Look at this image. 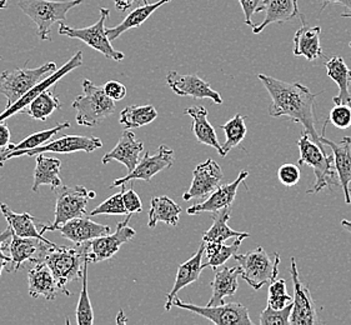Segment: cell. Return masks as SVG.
Wrapping results in <instances>:
<instances>
[{
    "instance_id": "6da1fadb",
    "label": "cell",
    "mask_w": 351,
    "mask_h": 325,
    "mask_svg": "<svg viewBox=\"0 0 351 325\" xmlns=\"http://www.w3.org/2000/svg\"><path fill=\"white\" fill-rule=\"evenodd\" d=\"M258 78L271 98L269 114L273 118L285 117L300 123L305 133L313 138V142L325 150L322 138L316 130L315 94L302 83H288L264 74H259Z\"/></svg>"
},
{
    "instance_id": "7a4b0ae2",
    "label": "cell",
    "mask_w": 351,
    "mask_h": 325,
    "mask_svg": "<svg viewBox=\"0 0 351 325\" xmlns=\"http://www.w3.org/2000/svg\"><path fill=\"white\" fill-rule=\"evenodd\" d=\"M84 0H19L21 12L36 23V36L43 40H51V27L56 23L66 21L71 9Z\"/></svg>"
},
{
    "instance_id": "3957f363",
    "label": "cell",
    "mask_w": 351,
    "mask_h": 325,
    "mask_svg": "<svg viewBox=\"0 0 351 325\" xmlns=\"http://www.w3.org/2000/svg\"><path fill=\"white\" fill-rule=\"evenodd\" d=\"M300 158L299 165H309L314 169L315 182L313 188L308 191V194H316L325 188H332L340 185V180L337 177L335 164H334V154L326 156L325 150L320 148L315 142L310 141L309 134L305 132L302 133V138L298 142Z\"/></svg>"
},
{
    "instance_id": "277c9868",
    "label": "cell",
    "mask_w": 351,
    "mask_h": 325,
    "mask_svg": "<svg viewBox=\"0 0 351 325\" xmlns=\"http://www.w3.org/2000/svg\"><path fill=\"white\" fill-rule=\"evenodd\" d=\"M77 110V123L84 127H97L115 112V101L110 99L104 88L94 84L92 80H83V94L73 101Z\"/></svg>"
},
{
    "instance_id": "5b68a950",
    "label": "cell",
    "mask_w": 351,
    "mask_h": 325,
    "mask_svg": "<svg viewBox=\"0 0 351 325\" xmlns=\"http://www.w3.org/2000/svg\"><path fill=\"white\" fill-rule=\"evenodd\" d=\"M234 259L241 269V278L254 290H259L271 282H274L279 274L280 255L275 253L274 259L261 247L255 248L245 254H235Z\"/></svg>"
},
{
    "instance_id": "8992f818",
    "label": "cell",
    "mask_w": 351,
    "mask_h": 325,
    "mask_svg": "<svg viewBox=\"0 0 351 325\" xmlns=\"http://www.w3.org/2000/svg\"><path fill=\"white\" fill-rule=\"evenodd\" d=\"M56 195V210L53 224H42L40 233L44 235L47 232L58 230L59 226H64L66 221L84 217L86 214V205L90 199H94L95 191H89L83 185L77 186H60L54 191Z\"/></svg>"
},
{
    "instance_id": "52a82bcc",
    "label": "cell",
    "mask_w": 351,
    "mask_h": 325,
    "mask_svg": "<svg viewBox=\"0 0 351 325\" xmlns=\"http://www.w3.org/2000/svg\"><path fill=\"white\" fill-rule=\"evenodd\" d=\"M56 71V64L49 62L33 69L24 67L3 71L0 74V93L7 98V108L15 104L32 88Z\"/></svg>"
},
{
    "instance_id": "ba28073f",
    "label": "cell",
    "mask_w": 351,
    "mask_h": 325,
    "mask_svg": "<svg viewBox=\"0 0 351 325\" xmlns=\"http://www.w3.org/2000/svg\"><path fill=\"white\" fill-rule=\"evenodd\" d=\"M85 261L84 248L82 244L77 248L62 245L49 248L43 259L53 272L58 283L64 288H66L69 282L82 279Z\"/></svg>"
},
{
    "instance_id": "9c48e42d",
    "label": "cell",
    "mask_w": 351,
    "mask_h": 325,
    "mask_svg": "<svg viewBox=\"0 0 351 325\" xmlns=\"http://www.w3.org/2000/svg\"><path fill=\"white\" fill-rule=\"evenodd\" d=\"M100 18L99 21L90 27L86 28H71L69 25L60 24L58 33L60 36H68L71 39H79L85 43L88 47L101 53L108 59H112L115 62L124 60V53L112 48L110 39L106 36V21L110 14V10L108 8H99Z\"/></svg>"
},
{
    "instance_id": "30bf717a",
    "label": "cell",
    "mask_w": 351,
    "mask_h": 325,
    "mask_svg": "<svg viewBox=\"0 0 351 325\" xmlns=\"http://www.w3.org/2000/svg\"><path fill=\"white\" fill-rule=\"evenodd\" d=\"M103 142L98 136H85V135H64L62 138H58L56 141L47 142L40 147L25 152H14L9 153L7 156H0V167L4 165V162L21 156H34L44 153H63L71 154L77 152H84L90 154L94 150L101 148Z\"/></svg>"
},
{
    "instance_id": "8fae6325",
    "label": "cell",
    "mask_w": 351,
    "mask_h": 325,
    "mask_svg": "<svg viewBox=\"0 0 351 325\" xmlns=\"http://www.w3.org/2000/svg\"><path fill=\"white\" fill-rule=\"evenodd\" d=\"M130 218L132 214H128L125 219L118 223L115 233L106 234L93 241L83 243L82 245L84 248L85 259L89 263L109 261L119 252L121 245L134 239L136 232L129 226Z\"/></svg>"
},
{
    "instance_id": "7c38bea8",
    "label": "cell",
    "mask_w": 351,
    "mask_h": 325,
    "mask_svg": "<svg viewBox=\"0 0 351 325\" xmlns=\"http://www.w3.org/2000/svg\"><path fill=\"white\" fill-rule=\"evenodd\" d=\"M174 306L184 311L195 313L197 315L210 320L215 325H252L253 322L249 317L247 308L240 303H228L221 305H200L184 303L183 300L176 298L173 302Z\"/></svg>"
},
{
    "instance_id": "4fadbf2b",
    "label": "cell",
    "mask_w": 351,
    "mask_h": 325,
    "mask_svg": "<svg viewBox=\"0 0 351 325\" xmlns=\"http://www.w3.org/2000/svg\"><path fill=\"white\" fill-rule=\"evenodd\" d=\"M291 279L294 287V300H293V311L290 317L291 325H316L322 322L316 314L315 302L310 293L309 288L304 285L300 280L299 272L296 268L295 258H291Z\"/></svg>"
},
{
    "instance_id": "5bb4252c",
    "label": "cell",
    "mask_w": 351,
    "mask_h": 325,
    "mask_svg": "<svg viewBox=\"0 0 351 325\" xmlns=\"http://www.w3.org/2000/svg\"><path fill=\"white\" fill-rule=\"evenodd\" d=\"M173 162H174V150L169 149L165 145H160L154 156H150V153L147 152L141 158V162H138V165L135 167V169L128 173V176L125 177L114 180L110 188L121 186V185L133 182V180L150 182L158 173L171 168Z\"/></svg>"
},
{
    "instance_id": "9a60e30c",
    "label": "cell",
    "mask_w": 351,
    "mask_h": 325,
    "mask_svg": "<svg viewBox=\"0 0 351 325\" xmlns=\"http://www.w3.org/2000/svg\"><path fill=\"white\" fill-rule=\"evenodd\" d=\"M82 64H83V53L79 50V51H77V54L73 56L71 60H68L66 63L64 64L60 69H56L54 73L49 74L47 78L43 79L42 82H39L34 88H32V89H30L25 95H23L21 99L18 100L15 104L9 106V108H5L4 112H0V121H5V119L13 117V115L16 113L24 114L25 108H27L33 100L36 99L39 94H42L43 92L50 89L51 86H54L58 80L64 78V77H65L68 73H71V71L79 68Z\"/></svg>"
},
{
    "instance_id": "2e32d148",
    "label": "cell",
    "mask_w": 351,
    "mask_h": 325,
    "mask_svg": "<svg viewBox=\"0 0 351 325\" xmlns=\"http://www.w3.org/2000/svg\"><path fill=\"white\" fill-rule=\"evenodd\" d=\"M167 83L169 88L179 97H191L194 99H211L215 104H223L221 95L211 88L210 83L197 77V74L182 75L178 71H169Z\"/></svg>"
},
{
    "instance_id": "e0dca14e",
    "label": "cell",
    "mask_w": 351,
    "mask_h": 325,
    "mask_svg": "<svg viewBox=\"0 0 351 325\" xmlns=\"http://www.w3.org/2000/svg\"><path fill=\"white\" fill-rule=\"evenodd\" d=\"M223 170L214 159L200 162L193 171V182L189 191L183 195L185 202L191 199L205 198L218 188L223 180Z\"/></svg>"
},
{
    "instance_id": "ac0fdd59",
    "label": "cell",
    "mask_w": 351,
    "mask_h": 325,
    "mask_svg": "<svg viewBox=\"0 0 351 325\" xmlns=\"http://www.w3.org/2000/svg\"><path fill=\"white\" fill-rule=\"evenodd\" d=\"M51 247H56V243L48 244L36 238H23L15 233L12 234V241L9 245L12 269L16 272L23 268L24 263L36 264L43 262L45 253Z\"/></svg>"
},
{
    "instance_id": "d6986e66",
    "label": "cell",
    "mask_w": 351,
    "mask_h": 325,
    "mask_svg": "<svg viewBox=\"0 0 351 325\" xmlns=\"http://www.w3.org/2000/svg\"><path fill=\"white\" fill-rule=\"evenodd\" d=\"M29 296L32 298H45L54 300L59 293L71 297L73 293L58 283L49 267L44 262L33 264L28 273Z\"/></svg>"
},
{
    "instance_id": "ffe728a7",
    "label": "cell",
    "mask_w": 351,
    "mask_h": 325,
    "mask_svg": "<svg viewBox=\"0 0 351 325\" xmlns=\"http://www.w3.org/2000/svg\"><path fill=\"white\" fill-rule=\"evenodd\" d=\"M247 176H249V173L246 170H241L238 178L232 183L225 184V185L220 184L206 200H204L203 203L191 205L190 208H188L186 213L189 215H197V214L204 212L214 214V213L223 210L225 208H230L235 200L240 185L245 182Z\"/></svg>"
},
{
    "instance_id": "44dd1931",
    "label": "cell",
    "mask_w": 351,
    "mask_h": 325,
    "mask_svg": "<svg viewBox=\"0 0 351 325\" xmlns=\"http://www.w3.org/2000/svg\"><path fill=\"white\" fill-rule=\"evenodd\" d=\"M329 121H325L323 128V135H320L322 143L324 145L330 147L334 154V164L337 169V177L340 180V185L344 191L345 203L351 204V138L345 136L343 141L340 142H332L325 138V130H326V124Z\"/></svg>"
},
{
    "instance_id": "7402d4cb",
    "label": "cell",
    "mask_w": 351,
    "mask_h": 325,
    "mask_svg": "<svg viewBox=\"0 0 351 325\" xmlns=\"http://www.w3.org/2000/svg\"><path fill=\"white\" fill-rule=\"evenodd\" d=\"M144 150V143L136 141L132 130H124L120 135L119 142L114 147L112 152L103 156L101 162L106 165L112 160L121 162L125 165L128 173L133 171L138 162H141V152Z\"/></svg>"
},
{
    "instance_id": "603a6c76",
    "label": "cell",
    "mask_w": 351,
    "mask_h": 325,
    "mask_svg": "<svg viewBox=\"0 0 351 325\" xmlns=\"http://www.w3.org/2000/svg\"><path fill=\"white\" fill-rule=\"evenodd\" d=\"M58 230L60 232L63 238L73 241L75 245H80L98 237L112 233L110 226L99 224L97 221H93L85 217H77L69 220L64 226H59Z\"/></svg>"
},
{
    "instance_id": "cb8c5ba5",
    "label": "cell",
    "mask_w": 351,
    "mask_h": 325,
    "mask_svg": "<svg viewBox=\"0 0 351 325\" xmlns=\"http://www.w3.org/2000/svg\"><path fill=\"white\" fill-rule=\"evenodd\" d=\"M205 253V241H202L199 245L197 253L190 258L189 261L179 265L176 273V282L173 285V289L170 290L167 296L165 302V311H169L173 306V302L176 298V294L180 290L188 287L190 284L195 283L200 278V273L203 270V256Z\"/></svg>"
},
{
    "instance_id": "d4e9b609",
    "label": "cell",
    "mask_w": 351,
    "mask_h": 325,
    "mask_svg": "<svg viewBox=\"0 0 351 325\" xmlns=\"http://www.w3.org/2000/svg\"><path fill=\"white\" fill-rule=\"evenodd\" d=\"M241 276V269L238 267L232 268L214 269V280L211 282L210 300L208 305L224 304L225 298L232 297L239 288L238 276Z\"/></svg>"
},
{
    "instance_id": "484cf974",
    "label": "cell",
    "mask_w": 351,
    "mask_h": 325,
    "mask_svg": "<svg viewBox=\"0 0 351 325\" xmlns=\"http://www.w3.org/2000/svg\"><path fill=\"white\" fill-rule=\"evenodd\" d=\"M302 19V28L299 29L294 36V49L293 53L295 57L306 58L309 62L323 57V48L320 45V34L322 28L320 27H310L305 24L304 16Z\"/></svg>"
},
{
    "instance_id": "4316f807",
    "label": "cell",
    "mask_w": 351,
    "mask_h": 325,
    "mask_svg": "<svg viewBox=\"0 0 351 325\" xmlns=\"http://www.w3.org/2000/svg\"><path fill=\"white\" fill-rule=\"evenodd\" d=\"M185 114L189 115L193 119L191 130L195 135L197 142L202 143L204 145H208L215 149L219 156H223V147L219 143L218 135L211 125L210 121H208V110L204 106H191L185 110Z\"/></svg>"
},
{
    "instance_id": "83f0119b",
    "label": "cell",
    "mask_w": 351,
    "mask_h": 325,
    "mask_svg": "<svg viewBox=\"0 0 351 325\" xmlns=\"http://www.w3.org/2000/svg\"><path fill=\"white\" fill-rule=\"evenodd\" d=\"M60 170H62V162L59 159L48 158L43 154L36 156L34 183L32 186V191L38 193L42 185H48L53 191L63 186Z\"/></svg>"
},
{
    "instance_id": "f1b7e54d",
    "label": "cell",
    "mask_w": 351,
    "mask_h": 325,
    "mask_svg": "<svg viewBox=\"0 0 351 325\" xmlns=\"http://www.w3.org/2000/svg\"><path fill=\"white\" fill-rule=\"evenodd\" d=\"M265 19L253 27L254 34H259L270 24H281L302 16L298 7V0H269L265 9Z\"/></svg>"
},
{
    "instance_id": "f546056e",
    "label": "cell",
    "mask_w": 351,
    "mask_h": 325,
    "mask_svg": "<svg viewBox=\"0 0 351 325\" xmlns=\"http://www.w3.org/2000/svg\"><path fill=\"white\" fill-rule=\"evenodd\" d=\"M0 210L3 213V215L5 217L8 224L12 228L13 233L23 237V238H36L44 241L48 244H54L53 241L47 239L45 237H43L40 232H38L36 229V223H39V220L34 218L33 215H30L29 213H15L10 209V206H8L5 203H0Z\"/></svg>"
},
{
    "instance_id": "4dcf8cb0",
    "label": "cell",
    "mask_w": 351,
    "mask_h": 325,
    "mask_svg": "<svg viewBox=\"0 0 351 325\" xmlns=\"http://www.w3.org/2000/svg\"><path fill=\"white\" fill-rule=\"evenodd\" d=\"M182 212V206L176 204L173 199L165 195L154 197L152 199L149 209L148 226L153 229L159 221H162L169 226H176L179 224Z\"/></svg>"
},
{
    "instance_id": "1f68e13d",
    "label": "cell",
    "mask_w": 351,
    "mask_h": 325,
    "mask_svg": "<svg viewBox=\"0 0 351 325\" xmlns=\"http://www.w3.org/2000/svg\"><path fill=\"white\" fill-rule=\"evenodd\" d=\"M328 77L332 79L339 86V94L332 98L335 106H351V71L341 57L331 58L326 63Z\"/></svg>"
},
{
    "instance_id": "d6a6232c",
    "label": "cell",
    "mask_w": 351,
    "mask_h": 325,
    "mask_svg": "<svg viewBox=\"0 0 351 325\" xmlns=\"http://www.w3.org/2000/svg\"><path fill=\"white\" fill-rule=\"evenodd\" d=\"M169 1H171V0H159L153 4L148 3V4L136 8L130 14L128 15L124 21L120 23L119 25L112 27V28H106V36L110 39V42H112V40L118 39L120 36H123L128 30L139 28L145 21H148L150 15L154 14L159 8L168 4Z\"/></svg>"
},
{
    "instance_id": "836d02e7",
    "label": "cell",
    "mask_w": 351,
    "mask_h": 325,
    "mask_svg": "<svg viewBox=\"0 0 351 325\" xmlns=\"http://www.w3.org/2000/svg\"><path fill=\"white\" fill-rule=\"evenodd\" d=\"M232 214V206L225 208L223 210L218 213H214L213 215V226L209 230H206L203 234V241L205 243L209 241H218V243H224L225 241L230 238H239V237H245L249 238L250 234L245 232H237L228 226V221L230 219Z\"/></svg>"
},
{
    "instance_id": "e575fe53",
    "label": "cell",
    "mask_w": 351,
    "mask_h": 325,
    "mask_svg": "<svg viewBox=\"0 0 351 325\" xmlns=\"http://www.w3.org/2000/svg\"><path fill=\"white\" fill-rule=\"evenodd\" d=\"M71 128V123L65 121V123H58L56 127L45 129L36 132L33 134L27 136L24 141L21 143H13V144H8L5 148H0V156H7L9 153H14V152H25V150H32V149L38 148L43 144L49 142L50 139L58 134L59 132H62L64 129Z\"/></svg>"
},
{
    "instance_id": "d590c367",
    "label": "cell",
    "mask_w": 351,
    "mask_h": 325,
    "mask_svg": "<svg viewBox=\"0 0 351 325\" xmlns=\"http://www.w3.org/2000/svg\"><path fill=\"white\" fill-rule=\"evenodd\" d=\"M158 118V112L154 106H130L123 109L120 113L119 123L127 129L144 127L153 123Z\"/></svg>"
},
{
    "instance_id": "8d00e7d4",
    "label": "cell",
    "mask_w": 351,
    "mask_h": 325,
    "mask_svg": "<svg viewBox=\"0 0 351 325\" xmlns=\"http://www.w3.org/2000/svg\"><path fill=\"white\" fill-rule=\"evenodd\" d=\"M60 108H62V103L56 98V94L48 89L42 94H39L36 99L25 108L24 114H28L29 117L34 121H44Z\"/></svg>"
},
{
    "instance_id": "74e56055",
    "label": "cell",
    "mask_w": 351,
    "mask_h": 325,
    "mask_svg": "<svg viewBox=\"0 0 351 325\" xmlns=\"http://www.w3.org/2000/svg\"><path fill=\"white\" fill-rule=\"evenodd\" d=\"M221 130L226 135V141L223 147V158L228 156L232 149L238 147L240 143L244 141L246 135L245 117L241 114H237L232 119L221 125Z\"/></svg>"
},
{
    "instance_id": "f35d334b",
    "label": "cell",
    "mask_w": 351,
    "mask_h": 325,
    "mask_svg": "<svg viewBox=\"0 0 351 325\" xmlns=\"http://www.w3.org/2000/svg\"><path fill=\"white\" fill-rule=\"evenodd\" d=\"M88 265H89V262L85 261L84 267H83V276H82L83 285H82V291H80L77 311H75L77 325L94 324V311H93L90 298L88 293Z\"/></svg>"
},
{
    "instance_id": "ab89813d",
    "label": "cell",
    "mask_w": 351,
    "mask_h": 325,
    "mask_svg": "<svg viewBox=\"0 0 351 325\" xmlns=\"http://www.w3.org/2000/svg\"><path fill=\"white\" fill-rule=\"evenodd\" d=\"M269 285L267 305L274 309H284L288 305L293 304L294 299L289 296L287 282L284 279H275Z\"/></svg>"
},
{
    "instance_id": "60d3db41",
    "label": "cell",
    "mask_w": 351,
    "mask_h": 325,
    "mask_svg": "<svg viewBox=\"0 0 351 325\" xmlns=\"http://www.w3.org/2000/svg\"><path fill=\"white\" fill-rule=\"evenodd\" d=\"M125 191V184L121 185V191L114 194L110 198L106 199L101 204L98 205L92 213L90 217H97V215H128L127 208L124 205L123 195Z\"/></svg>"
},
{
    "instance_id": "b9f144b4",
    "label": "cell",
    "mask_w": 351,
    "mask_h": 325,
    "mask_svg": "<svg viewBox=\"0 0 351 325\" xmlns=\"http://www.w3.org/2000/svg\"><path fill=\"white\" fill-rule=\"evenodd\" d=\"M293 304L288 305L284 309H274L270 305H267L265 311L260 314V325H290V317H291Z\"/></svg>"
},
{
    "instance_id": "7bdbcfd3",
    "label": "cell",
    "mask_w": 351,
    "mask_h": 325,
    "mask_svg": "<svg viewBox=\"0 0 351 325\" xmlns=\"http://www.w3.org/2000/svg\"><path fill=\"white\" fill-rule=\"evenodd\" d=\"M244 239H246L245 237H239V238H235V241H232V245L223 244V247L219 250L218 254L211 256L208 262L204 263V269L211 268L214 270V269L224 265L225 263L228 262L230 258H232L235 254H238L240 244Z\"/></svg>"
},
{
    "instance_id": "ee69618b",
    "label": "cell",
    "mask_w": 351,
    "mask_h": 325,
    "mask_svg": "<svg viewBox=\"0 0 351 325\" xmlns=\"http://www.w3.org/2000/svg\"><path fill=\"white\" fill-rule=\"evenodd\" d=\"M334 127L339 129H348L351 125V106L341 104L334 106L329 114V119Z\"/></svg>"
},
{
    "instance_id": "f6af8a7d",
    "label": "cell",
    "mask_w": 351,
    "mask_h": 325,
    "mask_svg": "<svg viewBox=\"0 0 351 325\" xmlns=\"http://www.w3.org/2000/svg\"><path fill=\"white\" fill-rule=\"evenodd\" d=\"M300 169L294 164H282L278 170V178L285 186H294L300 180Z\"/></svg>"
},
{
    "instance_id": "bcb514c9",
    "label": "cell",
    "mask_w": 351,
    "mask_h": 325,
    "mask_svg": "<svg viewBox=\"0 0 351 325\" xmlns=\"http://www.w3.org/2000/svg\"><path fill=\"white\" fill-rule=\"evenodd\" d=\"M267 1L269 0H239L241 9L245 15L246 25H250L253 28L255 24L252 21V18L256 13L264 12L267 9Z\"/></svg>"
},
{
    "instance_id": "7dc6e473",
    "label": "cell",
    "mask_w": 351,
    "mask_h": 325,
    "mask_svg": "<svg viewBox=\"0 0 351 325\" xmlns=\"http://www.w3.org/2000/svg\"><path fill=\"white\" fill-rule=\"evenodd\" d=\"M123 200H124V205L127 208L128 214H135V213H141L143 210V203L133 188H130L128 191L125 189Z\"/></svg>"
},
{
    "instance_id": "c3c4849f",
    "label": "cell",
    "mask_w": 351,
    "mask_h": 325,
    "mask_svg": "<svg viewBox=\"0 0 351 325\" xmlns=\"http://www.w3.org/2000/svg\"><path fill=\"white\" fill-rule=\"evenodd\" d=\"M104 92L106 95L114 100V101H118V100H123L127 97V88L125 85L121 84L120 82L117 80H110L104 84Z\"/></svg>"
},
{
    "instance_id": "681fc988",
    "label": "cell",
    "mask_w": 351,
    "mask_h": 325,
    "mask_svg": "<svg viewBox=\"0 0 351 325\" xmlns=\"http://www.w3.org/2000/svg\"><path fill=\"white\" fill-rule=\"evenodd\" d=\"M12 234H13V230L10 226H8L3 233H0V258H4L8 261H10V256L5 254V252L9 250V245L12 241Z\"/></svg>"
},
{
    "instance_id": "f907efd6",
    "label": "cell",
    "mask_w": 351,
    "mask_h": 325,
    "mask_svg": "<svg viewBox=\"0 0 351 325\" xmlns=\"http://www.w3.org/2000/svg\"><path fill=\"white\" fill-rule=\"evenodd\" d=\"M340 4L343 7L346 8V12L341 14L343 18H351V0H322V10H320V14L323 12L324 9L326 8V5L329 4Z\"/></svg>"
},
{
    "instance_id": "816d5d0a",
    "label": "cell",
    "mask_w": 351,
    "mask_h": 325,
    "mask_svg": "<svg viewBox=\"0 0 351 325\" xmlns=\"http://www.w3.org/2000/svg\"><path fill=\"white\" fill-rule=\"evenodd\" d=\"M10 129L4 121H0V148H5L10 142Z\"/></svg>"
},
{
    "instance_id": "f5cc1de1",
    "label": "cell",
    "mask_w": 351,
    "mask_h": 325,
    "mask_svg": "<svg viewBox=\"0 0 351 325\" xmlns=\"http://www.w3.org/2000/svg\"><path fill=\"white\" fill-rule=\"evenodd\" d=\"M224 243H218V241H209V243H205V254L208 256V259L217 255L219 253V250L221 249Z\"/></svg>"
},
{
    "instance_id": "db71d44e",
    "label": "cell",
    "mask_w": 351,
    "mask_h": 325,
    "mask_svg": "<svg viewBox=\"0 0 351 325\" xmlns=\"http://www.w3.org/2000/svg\"><path fill=\"white\" fill-rule=\"evenodd\" d=\"M112 1H114L115 8H117L119 12H125V10H128L129 8L133 5V3L135 0H112Z\"/></svg>"
},
{
    "instance_id": "11a10c76",
    "label": "cell",
    "mask_w": 351,
    "mask_h": 325,
    "mask_svg": "<svg viewBox=\"0 0 351 325\" xmlns=\"http://www.w3.org/2000/svg\"><path fill=\"white\" fill-rule=\"evenodd\" d=\"M10 264V261H8V259H4V258H0V276H1V273H3V270L4 268Z\"/></svg>"
},
{
    "instance_id": "9f6ffc18",
    "label": "cell",
    "mask_w": 351,
    "mask_h": 325,
    "mask_svg": "<svg viewBox=\"0 0 351 325\" xmlns=\"http://www.w3.org/2000/svg\"><path fill=\"white\" fill-rule=\"evenodd\" d=\"M341 226H343L345 230H348L351 234V220H343Z\"/></svg>"
},
{
    "instance_id": "6f0895ef",
    "label": "cell",
    "mask_w": 351,
    "mask_h": 325,
    "mask_svg": "<svg viewBox=\"0 0 351 325\" xmlns=\"http://www.w3.org/2000/svg\"><path fill=\"white\" fill-rule=\"evenodd\" d=\"M8 7V0H0V9H5Z\"/></svg>"
},
{
    "instance_id": "680465c9",
    "label": "cell",
    "mask_w": 351,
    "mask_h": 325,
    "mask_svg": "<svg viewBox=\"0 0 351 325\" xmlns=\"http://www.w3.org/2000/svg\"><path fill=\"white\" fill-rule=\"evenodd\" d=\"M144 1V4H148V0H143Z\"/></svg>"
},
{
    "instance_id": "91938a15",
    "label": "cell",
    "mask_w": 351,
    "mask_h": 325,
    "mask_svg": "<svg viewBox=\"0 0 351 325\" xmlns=\"http://www.w3.org/2000/svg\"><path fill=\"white\" fill-rule=\"evenodd\" d=\"M349 45H350V48H351V42H350V44H349Z\"/></svg>"
},
{
    "instance_id": "94428289",
    "label": "cell",
    "mask_w": 351,
    "mask_h": 325,
    "mask_svg": "<svg viewBox=\"0 0 351 325\" xmlns=\"http://www.w3.org/2000/svg\"><path fill=\"white\" fill-rule=\"evenodd\" d=\"M0 60H1V57H0Z\"/></svg>"
}]
</instances>
